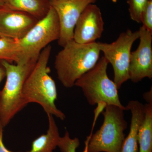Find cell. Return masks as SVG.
<instances>
[{
	"label": "cell",
	"mask_w": 152,
	"mask_h": 152,
	"mask_svg": "<svg viewBox=\"0 0 152 152\" xmlns=\"http://www.w3.org/2000/svg\"><path fill=\"white\" fill-rule=\"evenodd\" d=\"M51 51V46L48 45L41 52L25 81L23 99L26 106L33 103L39 104L47 115H52L63 121L65 119L66 115L55 103L58 96L57 87L50 75V69L48 66Z\"/></svg>",
	"instance_id": "6da1fadb"
},
{
	"label": "cell",
	"mask_w": 152,
	"mask_h": 152,
	"mask_svg": "<svg viewBox=\"0 0 152 152\" xmlns=\"http://www.w3.org/2000/svg\"><path fill=\"white\" fill-rule=\"evenodd\" d=\"M101 52L97 42L83 44L73 40L63 47L54 63L58 78L63 86H75L77 80L96 65Z\"/></svg>",
	"instance_id": "7a4b0ae2"
},
{
	"label": "cell",
	"mask_w": 152,
	"mask_h": 152,
	"mask_svg": "<svg viewBox=\"0 0 152 152\" xmlns=\"http://www.w3.org/2000/svg\"><path fill=\"white\" fill-rule=\"evenodd\" d=\"M0 62L6 72L5 84L0 91V123L4 127L26 106L23 99V88L37 62L15 64L6 61H1Z\"/></svg>",
	"instance_id": "3957f363"
},
{
	"label": "cell",
	"mask_w": 152,
	"mask_h": 152,
	"mask_svg": "<svg viewBox=\"0 0 152 152\" xmlns=\"http://www.w3.org/2000/svg\"><path fill=\"white\" fill-rule=\"evenodd\" d=\"M109 64L104 56L100 58L92 69L77 80L75 86L81 89L91 105L104 103L106 105L119 106L126 110L120 101L116 85L108 76Z\"/></svg>",
	"instance_id": "277c9868"
},
{
	"label": "cell",
	"mask_w": 152,
	"mask_h": 152,
	"mask_svg": "<svg viewBox=\"0 0 152 152\" xmlns=\"http://www.w3.org/2000/svg\"><path fill=\"white\" fill-rule=\"evenodd\" d=\"M60 34L58 15L51 7L45 18L39 20L23 37L16 40L18 58L17 63L37 62L42 50L52 42L58 40Z\"/></svg>",
	"instance_id": "5b68a950"
},
{
	"label": "cell",
	"mask_w": 152,
	"mask_h": 152,
	"mask_svg": "<svg viewBox=\"0 0 152 152\" xmlns=\"http://www.w3.org/2000/svg\"><path fill=\"white\" fill-rule=\"evenodd\" d=\"M126 109L114 105H106L102 113V125L89 142L88 152H120L125 138L128 124Z\"/></svg>",
	"instance_id": "8992f818"
},
{
	"label": "cell",
	"mask_w": 152,
	"mask_h": 152,
	"mask_svg": "<svg viewBox=\"0 0 152 152\" xmlns=\"http://www.w3.org/2000/svg\"><path fill=\"white\" fill-rule=\"evenodd\" d=\"M140 37L139 31L128 30L121 33L116 40L111 43L98 42L104 57L113 66L114 82L118 89L129 80V67L131 49L134 43Z\"/></svg>",
	"instance_id": "52a82bcc"
},
{
	"label": "cell",
	"mask_w": 152,
	"mask_h": 152,
	"mask_svg": "<svg viewBox=\"0 0 152 152\" xmlns=\"http://www.w3.org/2000/svg\"><path fill=\"white\" fill-rule=\"evenodd\" d=\"M97 0H50L51 7L58 15L59 22L60 34L58 44L64 47L73 40L76 24L85 9Z\"/></svg>",
	"instance_id": "ba28073f"
},
{
	"label": "cell",
	"mask_w": 152,
	"mask_h": 152,
	"mask_svg": "<svg viewBox=\"0 0 152 152\" xmlns=\"http://www.w3.org/2000/svg\"><path fill=\"white\" fill-rule=\"evenodd\" d=\"M139 31L140 43L137 48L131 52L129 67V80L134 83L145 78L152 79V32L143 26Z\"/></svg>",
	"instance_id": "9c48e42d"
},
{
	"label": "cell",
	"mask_w": 152,
	"mask_h": 152,
	"mask_svg": "<svg viewBox=\"0 0 152 152\" xmlns=\"http://www.w3.org/2000/svg\"><path fill=\"white\" fill-rule=\"evenodd\" d=\"M104 24L100 9L94 4H90L77 22L74 30L73 40L83 44L95 42L102 37Z\"/></svg>",
	"instance_id": "30bf717a"
},
{
	"label": "cell",
	"mask_w": 152,
	"mask_h": 152,
	"mask_svg": "<svg viewBox=\"0 0 152 152\" xmlns=\"http://www.w3.org/2000/svg\"><path fill=\"white\" fill-rule=\"evenodd\" d=\"M39 20L23 12L0 8V37L22 39Z\"/></svg>",
	"instance_id": "8fae6325"
},
{
	"label": "cell",
	"mask_w": 152,
	"mask_h": 152,
	"mask_svg": "<svg viewBox=\"0 0 152 152\" xmlns=\"http://www.w3.org/2000/svg\"><path fill=\"white\" fill-rule=\"evenodd\" d=\"M126 108L132 114L130 127L120 152H139L138 133L145 116V105L138 101L132 100Z\"/></svg>",
	"instance_id": "7c38bea8"
},
{
	"label": "cell",
	"mask_w": 152,
	"mask_h": 152,
	"mask_svg": "<svg viewBox=\"0 0 152 152\" xmlns=\"http://www.w3.org/2000/svg\"><path fill=\"white\" fill-rule=\"evenodd\" d=\"M4 7L26 13L40 20L48 15L51 6L50 0H4Z\"/></svg>",
	"instance_id": "4fadbf2b"
},
{
	"label": "cell",
	"mask_w": 152,
	"mask_h": 152,
	"mask_svg": "<svg viewBox=\"0 0 152 152\" xmlns=\"http://www.w3.org/2000/svg\"><path fill=\"white\" fill-rule=\"evenodd\" d=\"M48 128L46 133L35 139L30 151L27 152H53L58 147L61 136L53 116L47 115Z\"/></svg>",
	"instance_id": "5bb4252c"
},
{
	"label": "cell",
	"mask_w": 152,
	"mask_h": 152,
	"mask_svg": "<svg viewBox=\"0 0 152 152\" xmlns=\"http://www.w3.org/2000/svg\"><path fill=\"white\" fill-rule=\"evenodd\" d=\"M145 116L138 133L139 152H152V96L145 98Z\"/></svg>",
	"instance_id": "9a60e30c"
},
{
	"label": "cell",
	"mask_w": 152,
	"mask_h": 152,
	"mask_svg": "<svg viewBox=\"0 0 152 152\" xmlns=\"http://www.w3.org/2000/svg\"><path fill=\"white\" fill-rule=\"evenodd\" d=\"M9 62L18 61L16 40L8 38L0 37V61Z\"/></svg>",
	"instance_id": "2e32d148"
},
{
	"label": "cell",
	"mask_w": 152,
	"mask_h": 152,
	"mask_svg": "<svg viewBox=\"0 0 152 152\" xmlns=\"http://www.w3.org/2000/svg\"><path fill=\"white\" fill-rule=\"evenodd\" d=\"M95 123H93V128L89 135L87 137L85 141V148L83 152H88V145L91 136L93 133ZM80 145V141L78 138H71L68 131H66L64 135L60 137L58 147L61 152H77V149Z\"/></svg>",
	"instance_id": "e0dca14e"
},
{
	"label": "cell",
	"mask_w": 152,
	"mask_h": 152,
	"mask_svg": "<svg viewBox=\"0 0 152 152\" xmlns=\"http://www.w3.org/2000/svg\"><path fill=\"white\" fill-rule=\"evenodd\" d=\"M148 0H128L129 11L131 19L134 21L141 23V16Z\"/></svg>",
	"instance_id": "ac0fdd59"
},
{
	"label": "cell",
	"mask_w": 152,
	"mask_h": 152,
	"mask_svg": "<svg viewBox=\"0 0 152 152\" xmlns=\"http://www.w3.org/2000/svg\"><path fill=\"white\" fill-rule=\"evenodd\" d=\"M141 23L146 29L152 32V0H148L141 16Z\"/></svg>",
	"instance_id": "d6986e66"
},
{
	"label": "cell",
	"mask_w": 152,
	"mask_h": 152,
	"mask_svg": "<svg viewBox=\"0 0 152 152\" xmlns=\"http://www.w3.org/2000/svg\"><path fill=\"white\" fill-rule=\"evenodd\" d=\"M4 127L0 123V152H15L8 149L3 142V129Z\"/></svg>",
	"instance_id": "ffe728a7"
},
{
	"label": "cell",
	"mask_w": 152,
	"mask_h": 152,
	"mask_svg": "<svg viewBox=\"0 0 152 152\" xmlns=\"http://www.w3.org/2000/svg\"><path fill=\"white\" fill-rule=\"evenodd\" d=\"M6 72L5 69L0 62V83L6 77Z\"/></svg>",
	"instance_id": "44dd1931"
},
{
	"label": "cell",
	"mask_w": 152,
	"mask_h": 152,
	"mask_svg": "<svg viewBox=\"0 0 152 152\" xmlns=\"http://www.w3.org/2000/svg\"><path fill=\"white\" fill-rule=\"evenodd\" d=\"M4 0H0V8L4 7Z\"/></svg>",
	"instance_id": "7402d4cb"
},
{
	"label": "cell",
	"mask_w": 152,
	"mask_h": 152,
	"mask_svg": "<svg viewBox=\"0 0 152 152\" xmlns=\"http://www.w3.org/2000/svg\"><path fill=\"white\" fill-rule=\"evenodd\" d=\"M112 1L114 3H116L118 1V0H112Z\"/></svg>",
	"instance_id": "603a6c76"
}]
</instances>
